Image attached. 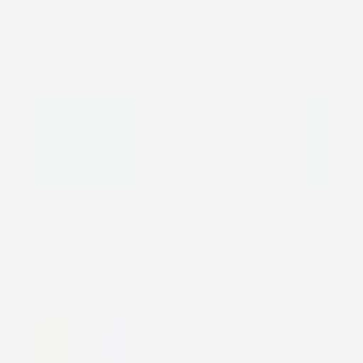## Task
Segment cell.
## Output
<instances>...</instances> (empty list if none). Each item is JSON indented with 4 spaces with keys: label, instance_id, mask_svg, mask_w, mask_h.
Instances as JSON below:
<instances>
[{
    "label": "cell",
    "instance_id": "1",
    "mask_svg": "<svg viewBox=\"0 0 363 363\" xmlns=\"http://www.w3.org/2000/svg\"><path fill=\"white\" fill-rule=\"evenodd\" d=\"M77 363H134V338H128V313H102L89 338H77Z\"/></svg>",
    "mask_w": 363,
    "mask_h": 363
},
{
    "label": "cell",
    "instance_id": "2",
    "mask_svg": "<svg viewBox=\"0 0 363 363\" xmlns=\"http://www.w3.org/2000/svg\"><path fill=\"white\" fill-rule=\"evenodd\" d=\"M32 363H77V332L57 319L32 325Z\"/></svg>",
    "mask_w": 363,
    "mask_h": 363
}]
</instances>
